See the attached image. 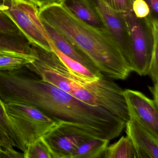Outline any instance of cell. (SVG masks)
I'll return each mask as SVG.
<instances>
[{
  "label": "cell",
  "mask_w": 158,
  "mask_h": 158,
  "mask_svg": "<svg viewBox=\"0 0 158 158\" xmlns=\"http://www.w3.org/2000/svg\"><path fill=\"white\" fill-rule=\"evenodd\" d=\"M38 16L63 36L103 75L124 80L132 71L123 52L106 28L93 27L71 13L62 4L39 9Z\"/></svg>",
  "instance_id": "1"
},
{
  "label": "cell",
  "mask_w": 158,
  "mask_h": 158,
  "mask_svg": "<svg viewBox=\"0 0 158 158\" xmlns=\"http://www.w3.org/2000/svg\"><path fill=\"white\" fill-rule=\"evenodd\" d=\"M68 93L83 102L100 107L124 122L129 114L124 90L110 78L102 75L96 79L86 78L73 73L67 74Z\"/></svg>",
  "instance_id": "2"
},
{
  "label": "cell",
  "mask_w": 158,
  "mask_h": 158,
  "mask_svg": "<svg viewBox=\"0 0 158 158\" xmlns=\"http://www.w3.org/2000/svg\"><path fill=\"white\" fill-rule=\"evenodd\" d=\"M123 14L129 32L132 71L140 76L146 75L148 73L154 36L158 32V20L137 18L132 10Z\"/></svg>",
  "instance_id": "3"
},
{
  "label": "cell",
  "mask_w": 158,
  "mask_h": 158,
  "mask_svg": "<svg viewBox=\"0 0 158 158\" xmlns=\"http://www.w3.org/2000/svg\"><path fill=\"white\" fill-rule=\"evenodd\" d=\"M4 104L10 120L26 148L28 145L43 137L58 123L31 105L18 102Z\"/></svg>",
  "instance_id": "4"
},
{
  "label": "cell",
  "mask_w": 158,
  "mask_h": 158,
  "mask_svg": "<svg viewBox=\"0 0 158 158\" xmlns=\"http://www.w3.org/2000/svg\"><path fill=\"white\" fill-rule=\"evenodd\" d=\"M94 138L100 137L80 126L60 121L42 139L49 148L52 158H72L81 144Z\"/></svg>",
  "instance_id": "5"
},
{
  "label": "cell",
  "mask_w": 158,
  "mask_h": 158,
  "mask_svg": "<svg viewBox=\"0 0 158 158\" xmlns=\"http://www.w3.org/2000/svg\"><path fill=\"white\" fill-rule=\"evenodd\" d=\"M91 1L96 6L105 28L116 40L131 67L129 32L123 15L110 8L103 0Z\"/></svg>",
  "instance_id": "6"
},
{
  "label": "cell",
  "mask_w": 158,
  "mask_h": 158,
  "mask_svg": "<svg viewBox=\"0 0 158 158\" xmlns=\"http://www.w3.org/2000/svg\"><path fill=\"white\" fill-rule=\"evenodd\" d=\"M128 113L137 120L153 135L158 137V104L136 90H124Z\"/></svg>",
  "instance_id": "7"
},
{
  "label": "cell",
  "mask_w": 158,
  "mask_h": 158,
  "mask_svg": "<svg viewBox=\"0 0 158 158\" xmlns=\"http://www.w3.org/2000/svg\"><path fill=\"white\" fill-rule=\"evenodd\" d=\"M126 123V133L135 150L136 158H158V137L131 113Z\"/></svg>",
  "instance_id": "8"
},
{
  "label": "cell",
  "mask_w": 158,
  "mask_h": 158,
  "mask_svg": "<svg viewBox=\"0 0 158 158\" xmlns=\"http://www.w3.org/2000/svg\"><path fill=\"white\" fill-rule=\"evenodd\" d=\"M0 10L5 13L18 27L30 44L52 51L48 37L41 33L27 14L16 5L14 0H0Z\"/></svg>",
  "instance_id": "9"
},
{
  "label": "cell",
  "mask_w": 158,
  "mask_h": 158,
  "mask_svg": "<svg viewBox=\"0 0 158 158\" xmlns=\"http://www.w3.org/2000/svg\"><path fill=\"white\" fill-rule=\"evenodd\" d=\"M45 33L54 46L64 54L77 61L97 74H102L91 61L63 36L44 22H41Z\"/></svg>",
  "instance_id": "10"
},
{
  "label": "cell",
  "mask_w": 158,
  "mask_h": 158,
  "mask_svg": "<svg viewBox=\"0 0 158 158\" xmlns=\"http://www.w3.org/2000/svg\"><path fill=\"white\" fill-rule=\"evenodd\" d=\"M62 4L71 13L85 23L96 28H106L91 0H64Z\"/></svg>",
  "instance_id": "11"
},
{
  "label": "cell",
  "mask_w": 158,
  "mask_h": 158,
  "mask_svg": "<svg viewBox=\"0 0 158 158\" xmlns=\"http://www.w3.org/2000/svg\"><path fill=\"white\" fill-rule=\"evenodd\" d=\"M0 52H17L35 56L29 41L23 33L0 31Z\"/></svg>",
  "instance_id": "12"
},
{
  "label": "cell",
  "mask_w": 158,
  "mask_h": 158,
  "mask_svg": "<svg viewBox=\"0 0 158 158\" xmlns=\"http://www.w3.org/2000/svg\"><path fill=\"white\" fill-rule=\"evenodd\" d=\"M110 140L94 138L81 144L72 155V158H99L104 157Z\"/></svg>",
  "instance_id": "13"
},
{
  "label": "cell",
  "mask_w": 158,
  "mask_h": 158,
  "mask_svg": "<svg viewBox=\"0 0 158 158\" xmlns=\"http://www.w3.org/2000/svg\"><path fill=\"white\" fill-rule=\"evenodd\" d=\"M35 56L17 52H0V71H13L26 67Z\"/></svg>",
  "instance_id": "14"
},
{
  "label": "cell",
  "mask_w": 158,
  "mask_h": 158,
  "mask_svg": "<svg viewBox=\"0 0 158 158\" xmlns=\"http://www.w3.org/2000/svg\"><path fill=\"white\" fill-rule=\"evenodd\" d=\"M0 129L8 137L15 148L23 152L26 147L10 120L5 109V104L0 98Z\"/></svg>",
  "instance_id": "15"
},
{
  "label": "cell",
  "mask_w": 158,
  "mask_h": 158,
  "mask_svg": "<svg viewBox=\"0 0 158 158\" xmlns=\"http://www.w3.org/2000/svg\"><path fill=\"white\" fill-rule=\"evenodd\" d=\"M103 158H136V155L130 139L127 136H123L107 147Z\"/></svg>",
  "instance_id": "16"
},
{
  "label": "cell",
  "mask_w": 158,
  "mask_h": 158,
  "mask_svg": "<svg viewBox=\"0 0 158 158\" xmlns=\"http://www.w3.org/2000/svg\"><path fill=\"white\" fill-rule=\"evenodd\" d=\"M48 42L52 51L56 53V55L59 57L60 60L72 72H74L79 74V75L85 77L87 78H92V79L98 78L102 74H97L95 73L80 63L66 56L61 52L59 50L52 44L50 40H49Z\"/></svg>",
  "instance_id": "17"
},
{
  "label": "cell",
  "mask_w": 158,
  "mask_h": 158,
  "mask_svg": "<svg viewBox=\"0 0 158 158\" xmlns=\"http://www.w3.org/2000/svg\"><path fill=\"white\" fill-rule=\"evenodd\" d=\"M24 158H52L51 153L42 138L27 147Z\"/></svg>",
  "instance_id": "18"
},
{
  "label": "cell",
  "mask_w": 158,
  "mask_h": 158,
  "mask_svg": "<svg viewBox=\"0 0 158 158\" xmlns=\"http://www.w3.org/2000/svg\"><path fill=\"white\" fill-rule=\"evenodd\" d=\"M148 75L150 77L153 84L158 83V32H156L154 36Z\"/></svg>",
  "instance_id": "19"
},
{
  "label": "cell",
  "mask_w": 158,
  "mask_h": 158,
  "mask_svg": "<svg viewBox=\"0 0 158 158\" xmlns=\"http://www.w3.org/2000/svg\"><path fill=\"white\" fill-rule=\"evenodd\" d=\"M132 12L139 18H155L152 16L150 8L144 0H134L132 5ZM158 20V19H156Z\"/></svg>",
  "instance_id": "20"
},
{
  "label": "cell",
  "mask_w": 158,
  "mask_h": 158,
  "mask_svg": "<svg viewBox=\"0 0 158 158\" xmlns=\"http://www.w3.org/2000/svg\"><path fill=\"white\" fill-rule=\"evenodd\" d=\"M113 10L121 13L132 10L134 0H103Z\"/></svg>",
  "instance_id": "21"
},
{
  "label": "cell",
  "mask_w": 158,
  "mask_h": 158,
  "mask_svg": "<svg viewBox=\"0 0 158 158\" xmlns=\"http://www.w3.org/2000/svg\"><path fill=\"white\" fill-rule=\"evenodd\" d=\"M0 31L9 33H23L7 14L0 10Z\"/></svg>",
  "instance_id": "22"
},
{
  "label": "cell",
  "mask_w": 158,
  "mask_h": 158,
  "mask_svg": "<svg viewBox=\"0 0 158 158\" xmlns=\"http://www.w3.org/2000/svg\"><path fill=\"white\" fill-rule=\"evenodd\" d=\"M30 2L38 7L39 9L53 5L62 4L64 0H28Z\"/></svg>",
  "instance_id": "23"
},
{
  "label": "cell",
  "mask_w": 158,
  "mask_h": 158,
  "mask_svg": "<svg viewBox=\"0 0 158 158\" xmlns=\"http://www.w3.org/2000/svg\"><path fill=\"white\" fill-rule=\"evenodd\" d=\"M24 158L23 153L15 150L10 151L0 146V158Z\"/></svg>",
  "instance_id": "24"
},
{
  "label": "cell",
  "mask_w": 158,
  "mask_h": 158,
  "mask_svg": "<svg viewBox=\"0 0 158 158\" xmlns=\"http://www.w3.org/2000/svg\"><path fill=\"white\" fill-rule=\"evenodd\" d=\"M0 146L3 147L7 150L10 151H14L15 150L11 142L8 137L0 129Z\"/></svg>",
  "instance_id": "25"
},
{
  "label": "cell",
  "mask_w": 158,
  "mask_h": 158,
  "mask_svg": "<svg viewBox=\"0 0 158 158\" xmlns=\"http://www.w3.org/2000/svg\"><path fill=\"white\" fill-rule=\"evenodd\" d=\"M147 2L151 10L152 16L155 19H158V0H144Z\"/></svg>",
  "instance_id": "26"
},
{
  "label": "cell",
  "mask_w": 158,
  "mask_h": 158,
  "mask_svg": "<svg viewBox=\"0 0 158 158\" xmlns=\"http://www.w3.org/2000/svg\"><path fill=\"white\" fill-rule=\"evenodd\" d=\"M153 96V100L158 104V83L153 84V86L149 88Z\"/></svg>",
  "instance_id": "27"
}]
</instances>
